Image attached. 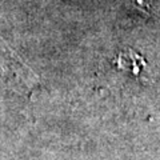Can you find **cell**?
<instances>
[{
  "mask_svg": "<svg viewBox=\"0 0 160 160\" xmlns=\"http://www.w3.org/2000/svg\"><path fill=\"white\" fill-rule=\"evenodd\" d=\"M0 71L7 83L13 84L15 88L26 93H29L39 84L36 73L3 40L0 42Z\"/></svg>",
  "mask_w": 160,
  "mask_h": 160,
  "instance_id": "obj_1",
  "label": "cell"
}]
</instances>
